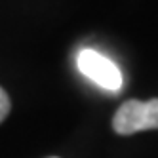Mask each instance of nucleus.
<instances>
[{"label":"nucleus","instance_id":"f03ea898","mask_svg":"<svg viewBox=\"0 0 158 158\" xmlns=\"http://www.w3.org/2000/svg\"><path fill=\"white\" fill-rule=\"evenodd\" d=\"M76 65L86 78L107 92H118L122 88V73L109 57L95 50H80L76 57Z\"/></svg>","mask_w":158,"mask_h":158},{"label":"nucleus","instance_id":"f257e3e1","mask_svg":"<svg viewBox=\"0 0 158 158\" xmlns=\"http://www.w3.org/2000/svg\"><path fill=\"white\" fill-rule=\"evenodd\" d=\"M112 130L120 135L158 130V97L151 101L130 99L122 103L112 118Z\"/></svg>","mask_w":158,"mask_h":158},{"label":"nucleus","instance_id":"7ed1b4c3","mask_svg":"<svg viewBox=\"0 0 158 158\" xmlns=\"http://www.w3.org/2000/svg\"><path fill=\"white\" fill-rule=\"evenodd\" d=\"M10 97H8V94L4 92L2 88H0V122H2L8 114H10Z\"/></svg>","mask_w":158,"mask_h":158}]
</instances>
